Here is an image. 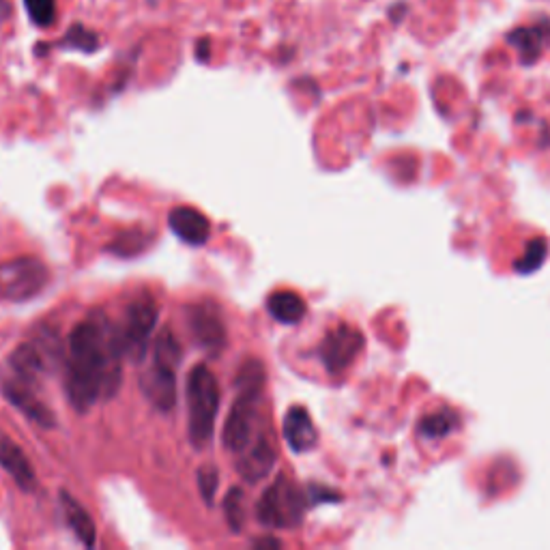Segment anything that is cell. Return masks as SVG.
I'll return each instance as SVG.
<instances>
[{
  "mask_svg": "<svg viewBox=\"0 0 550 550\" xmlns=\"http://www.w3.org/2000/svg\"><path fill=\"white\" fill-rule=\"evenodd\" d=\"M125 357L119 327L104 314H91L69 336L65 387L78 411H89L101 398H112L121 385Z\"/></svg>",
  "mask_w": 550,
  "mask_h": 550,
  "instance_id": "cell-1",
  "label": "cell"
},
{
  "mask_svg": "<svg viewBox=\"0 0 550 550\" xmlns=\"http://www.w3.org/2000/svg\"><path fill=\"white\" fill-rule=\"evenodd\" d=\"M239 396L226 417L222 441L228 452L241 454L252 441L258 400L265 389V368L256 359L245 361L237 374Z\"/></svg>",
  "mask_w": 550,
  "mask_h": 550,
  "instance_id": "cell-2",
  "label": "cell"
},
{
  "mask_svg": "<svg viewBox=\"0 0 550 550\" xmlns=\"http://www.w3.org/2000/svg\"><path fill=\"white\" fill-rule=\"evenodd\" d=\"M181 344L170 329L157 336L153 346V364L142 374L140 387L155 409L168 413L177 402V366L181 361Z\"/></svg>",
  "mask_w": 550,
  "mask_h": 550,
  "instance_id": "cell-3",
  "label": "cell"
},
{
  "mask_svg": "<svg viewBox=\"0 0 550 550\" xmlns=\"http://www.w3.org/2000/svg\"><path fill=\"white\" fill-rule=\"evenodd\" d=\"M217 409H220L217 376L207 366H196L187 376V411H190V439L198 450L213 437Z\"/></svg>",
  "mask_w": 550,
  "mask_h": 550,
  "instance_id": "cell-4",
  "label": "cell"
},
{
  "mask_svg": "<svg viewBox=\"0 0 550 550\" xmlns=\"http://www.w3.org/2000/svg\"><path fill=\"white\" fill-rule=\"evenodd\" d=\"M48 282L50 269L35 256H20L0 263V297L7 301L33 299Z\"/></svg>",
  "mask_w": 550,
  "mask_h": 550,
  "instance_id": "cell-5",
  "label": "cell"
},
{
  "mask_svg": "<svg viewBox=\"0 0 550 550\" xmlns=\"http://www.w3.org/2000/svg\"><path fill=\"white\" fill-rule=\"evenodd\" d=\"M303 508H306V497L301 490L280 477L278 482L269 486L256 505L258 523L265 527H293L301 520Z\"/></svg>",
  "mask_w": 550,
  "mask_h": 550,
  "instance_id": "cell-6",
  "label": "cell"
},
{
  "mask_svg": "<svg viewBox=\"0 0 550 550\" xmlns=\"http://www.w3.org/2000/svg\"><path fill=\"white\" fill-rule=\"evenodd\" d=\"M159 318V308L151 295H142L136 301L129 303L125 312V323L119 329L125 357L140 361L147 353L149 340L155 331Z\"/></svg>",
  "mask_w": 550,
  "mask_h": 550,
  "instance_id": "cell-7",
  "label": "cell"
},
{
  "mask_svg": "<svg viewBox=\"0 0 550 550\" xmlns=\"http://www.w3.org/2000/svg\"><path fill=\"white\" fill-rule=\"evenodd\" d=\"M361 349H364L361 331L349 325H340L325 336L321 344V359L331 374H338L353 364Z\"/></svg>",
  "mask_w": 550,
  "mask_h": 550,
  "instance_id": "cell-8",
  "label": "cell"
},
{
  "mask_svg": "<svg viewBox=\"0 0 550 550\" xmlns=\"http://www.w3.org/2000/svg\"><path fill=\"white\" fill-rule=\"evenodd\" d=\"M187 325H190L192 336L202 349L217 355L224 351L226 346V325L222 321V314L213 303H194L187 308Z\"/></svg>",
  "mask_w": 550,
  "mask_h": 550,
  "instance_id": "cell-9",
  "label": "cell"
},
{
  "mask_svg": "<svg viewBox=\"0 0 550 550\" xmlns=\"http://www.w3.org/2000/svg\"><path fill=\"white\" fill-rule=\"evenodd\" d=\"M275 465V443L269 432H260L250 445L245 447L237 462V471L245 482L258 484L269 475Z\"/></svg>",
  "mask_w": 550,
  "mask_h": 550,
  "instance_id": "cell-10",
  "label": "cell"
},
{
  "mask_svg": "<svg viewBox=\"0 0 550 550\" xmlns=\"http://www.w3.org/2000/svg\"><path fill=\"white\" fill-rule=\"evenodd\" d=\"M3 394L13 404V407L22 411V415H26L37 426H41V428L56 426L54 413L35 396L33 383H26V381L18 379V376H11V379L3 381Z\"/></svg>",
  "mask_w": 550,
  "mask_h": 550,
  "instance_id": "cell-11",
  "label": "cell"
},
{
  "mask_svg": "<svg viewBox=\"0 0 550 550\" xmlns=\"http://www.w3.org/2000/svg\"><path fill=\"white\" fill-rule=\"evenodd\" d=\"M168 226L181 241L202 245L211 237V222L205 213L194 207H175L168 215Z\"/></svg>",
  "mask_w": 550,
  "mask_h": 550,
  "instance_id": "cell-12",
  "label": "cell"
},
{
  "mask_svg": "<svg viewBox=\"0 0 550 550\" xmlns=\"http://www.w3.org/2000/svg\"><path fill=\"white\" fill-rule=\"evenodd\" d=\"M284 439L293 452H310L318 441V432L310 413L303 407H293L284 417Z\"/></svg>",
  "mask_w": 550,
  "mask_h": 550,
  "instance_id": "cell-13",
  "label": "cell"
},
{
  "mask_svg": "<svg viewBox=\"0 0 550 550\" xmlns=\"http://www.w3.org/2000/svg\"><path fill=\"white\" fill-rule=\"evenodd\" d=\"M0 467L16 480L22 490H33L37 486V475L31 460L9 439H0Z\"/></svg>",
  "mask_w": 550,
  "mask_h": 550,
  "instance_id": "cell-14",
  "label": "cell"
},
{
  "mask_svg": "<svg viewBox=\"0 0 550 550\" xmlns=\"http://www.w3.org/2000/svg\"><path fill=\"white\" fill-rule=\"evenodd\" d=\"M61 505H63V512H65V518H67V523L69 527L74 529V533L80 538V542L84 546H95L97 542V527L95 523L91 520L89 512H86L82 505L71 497L67 495V492H61Z\"/></svg>",
  "mask_w": 550,
  "mask_h": 550,
  "instance_id": "cell-15",
  "label": "cell"
},
{
  "mask_svg": "<svg viewBox=\"0 0 550 550\" xmlns=\"http://www.w3.org/2000/svg\"><path fill=\"white\" fill-rule=\"evenodd\" d=\"M267 310L278 323L295 325L306 316V301L293 291H278L269 297Z\"/></svg>",
  "mask_w": 550,
  "mask_h": 550,
  "instance_id": "cell-16",
  "label": "cell"
},
{
  "mask_svg": "<svg viewBox=\"0 0 550 550\" xmlns=\"http://www.w3.org/2000/svg\"><path fill=\"white\" fill-rule=\"evenodd\" d=\"M510 39L514 41V46L518 48L520 56H523L525 61H533V59H538V54L544 48L546 31H544V28H540V26L520 28V31L512 33Z\"/></svg>",
  "mask_w": 550,
  "mask_h": 550,
  "instance_id": "cell-17",
  "label": "cell"
},
{
  "mask_svg": "<svg viewBox=\"0 0 550 550\" xmlns=\"http://www.w3.org/2000/svg\"><path fill=\"white\" fill-rule=\"evenodd\" d=\"M59 46L65 50H78V52L91 54L99 48V35L91 31V28H86L84 24H71L63 41H59Z\"/></svg>",
  "mask_w": 550,
  "mask_h": 550,
  "instance_id": "cell-18",
  "label": "cell"
},
{
  "mask_svg": "<svg viewBox=\"0 0 550 550\" xmlns=\"http://www.w3.org/2000/svg\"><path fill=\"white\" fill-rule=\"evenodd\" d=\"M149 245V235L144 230H125L108 245V250L119 256H136Z\"/></svg>",
  "mask_w": 550,
  "mask_h": 550,
  "instance_id": "cell-19",
  "label": "cell"
},
{
  "mask_svg": "<svg viewBox=\"0 0 550 550\" xmlns=\"http://www.w3.org/2000/svg\"><path fill=\"white\" fill-rule=\"evenodd\" d=\"M24 7L39 28H50L56 22V0H24Z\"/></svg>",
  "mask_w": 550,
  "mask_h": 550,
  "instance_id": "cell-20",
  "label": "cell"
},
{
  "mask_svg": "<svg viewBox=\"0 0 550 550\" xmlns=\"http://www.w3.org/2000/svg\"><path fill=\"white\" fill-rule=\"evenodd\" d=\"M546 254H548V245L542 239H535L527 245L523 258H520L514 267L518 273H531V271L542 267Z\"/></svg>",
  "mask_w": 550,
  "mask_h": 550,
  "instance_id": "cell-21",
  "label": "cell"
},
{
  "mask_svg": "<svg viewBox=\"0 0 550 550\" xmlns=\"http://www.w3.org/2000/svg\"><path fill=\"white\" fill-rule=\"evenodd\" d=\"M224 512L226 520L233 531H241L243 527V490L241 488H230L226 501H224Z\"/></svg>",
  "mask_w": 550,
  "mask_h": 550,
  "instance_id": "cell-22",
  "label": "cell"
},
{
  "mask_svg": "<svg viewBox=\"0 0 550 550\" xmlns=\"http://www.w3.org/2000/svg\"><path fill=\"white\" fill-rule=\"evenodd\" d=\"M217 480H220V473H217L215 467H202L198 471V488H200V495L202 499H205L207 503H213V497H215V490H217Z\"/></svg>",
  "mask_w": 550,
  "mask_h": 550,
  "instance_id": "cell-23",
  "label": "cell"
},
{
  "mask_svg": "<svg viewBox=\"0 0 550 550\" xmlns=\"http://www.w3.org/2000/svg\"><path fill=\"white\" fill-rule=\"evenodd\" d=\"M452 415L447 413V415H430L426 417L424 422H422V432L428 434V437H443V434H447L452 430Z\"/></svg>",
  "mask_w": 550,
  "mask_h": 550,
  "instance_id": "cell-24",
  "label": "cell"
},
{
  "mask_svg": "<svg viewBox=\"0 0 550 550\" xmlns=\"http://www.w3.org/2000/svg\"><path fill=\"white\" fill-rule=\"evenodd\" d=\"M209 54H211V46H209V39H202L198 46H196V56L198 59L205 63L209 59Z\"/></svg>",
  "mask_w": 550,
  "mask_h": 550,
  "instance_id": "cell-25",
  "label": "cell"
},
{
  "mask_svg": "<svg viewBox=\"0 0 550 550\" xmlns=\"http://www.w3.org/2000/svg\"><path fill=\"white\" fill-rule=\"evenodd\" d=\"M254 546H256V548H267V546L280 548L282 542H280V540H275V538H263V540H254Z\"/></svg>",
  "mask_w": 550,
  "mask_h": 550,
  "instance_id": "cell-26",
  "label": "cell"
},
{
  "mask_svg": "<svg viewBox=\"0 0 550 550\" xmlns=\"http://www.w3.org/2000/svg\"><path fill=\"white\" fill-rule=\"evenodd\" d=\"M11 16V0H0V20H7Z\"/></svg>",
  "mask_w": 550,
  "mask_h": 550,
  "instance_id": "cell-27",
  "label": "cell"
}]
</instances>
